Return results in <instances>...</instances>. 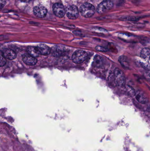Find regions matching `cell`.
<instances>
[{
	"mask_svg": "<svg viewBox=\"0 0 150 151\" xmlns=\"http://www.w3.org/2000/svg\"><path fill=\"white\" fill-rule=\"evenodd\" d=\"M53 9L55 15L59 17H63L66 13L64 6L60 3L55 4L53 6Z\"/></svg>",
	"mask_w": 150,
	"mask_h": 151,
	"instance_id": "8992f818",
	"label": "cell"
},
{
	"mask_svg": "<svg viewBox=\"0 0 150 151\" xmlns=\"http://www.w3.org/2000/svg\"><path fill=\"white\" fill-rule=\"evenodd\" d=\"M33 13L38 17L44 18L47 14V10L42 5H37L33 9Z\"/></svg>",
	"mask_w": 150,
	"mask_h": 151,
	"instance_id": "52a82bcc",
	"label": "cell"
},
{
	"mask_svg": "<svg viewBox=\"0 0 150 151\" xmlns=\"http://www.w3.org/2000/svg\"><path fill=\"white\" fill-rule=\"evenodd\" d=\"M80 12L83 17L90 18L94 15L95 9L92 4L89 3H85L80 7Z\"/></svg>",
	"mask_w": 150,
	"mask_h": 151,
	"instance_id": "6da1fadb",
	"label": "cell"
},
{
	"mask_svg": "<svg viewBox=\"0 0 150 151\" xmlns=\"http://www.w3.org/2000/svg\"><path fill=\"white\" fill-rule=\"evenodd\" d=\"M21 1L23 2L28 3L31 1V0H20Z\"/></svg>",
	"mask_w": 150,
	"mask_h": 151,
	"instance_id": "44dd1931",
	"label": "cell"
},
{
	"mask_svg": "<svg viewBox=\"0 0 150 151\" xmlns=\"http://www.w3.org/2000/svg\"><path fill=\"white\" fill-rule=\"evenodd\" d=\"M114 75L116 84L119 87H123L125 85V76L122 71L116 68L114 70Z\"/></svg>",
	"mask_w": 150,
	"mask_h": 151,
	"instance_id": "277c9868",
	"label": "cell"
},
{
	"mask_svg": "<svg viewBox=\"0 0 150 151\" xmlns=\"http://www.w3.org/2000/svg\"><path fill=\"white\" fill-rule=\"evenodd\" d=\"M6 62L7 61H6L5 58L1 55V59H0V66L1 67L4 66L6 64Z\"/></svg>",
	"mask_w": 150,
	"mask_h": 151,
	"instance_id": "e0dca14e",
	"label": "cell"
},
{
	"mask_svg": "<svg viewBox=\"0 0 150 151\" xmlns=\"http://www.w3.org/2000/svg\"><path fill=\"white\" fill-rule=\"evenodd\" d=\"M24 63L28 65H34L37 64V59L28 54H24L22 56Z\"/></svg>",
	"mask_w": 150,
	"mask_h": 151,
	"instance_id": "ba28073f",
	"label": "cell"
},
{
	"mask_svg": "<svg viewBox=\"0 0 150 151\" xmlns=\"http://www.w3.org/2000/svg\"><path fill=\"white\" fill-rule=\"evenodd\" d=\"M88 54L86 51L77 50L75 51L72 56V60L76 64H81L87 59Z\"/></svg>",
	"mask_w": 150,
	"mask_h": 151,
	"instance_id": "7a4b0ae2",
	"label": "cell"
},
{
	"mask_svg": "<svg viewBox=\"0 0 150 151\" xmlns=\"http://www.w3.org/2000/svg\"><path fill=\"white\" fill-rule=\"evenodd\" d=\"M5 3H6V1L5 0H0L1 9H2L4 6Z\"/></svg>",
	"mask_w": 150,
	"mask_h": 151,
	"instance_id": "ffe728a7",
	"label": "cell"
},
{
	"mask_svg": "<svg viewBox=\"0 0 150 151\" xmlns=\"http://www.w3.org/2000/svg\"><path fill=\"white\" fill-rule=\"evenodd\" d=\"M37 47L40 55H48L50 54L51 52V49L45 44H40L38 45Z\"/></svg>",
	"mask_w": 150,
	"mask_h": 151,
	"instance_id": "8fae6325",
	"label": "cell"
},
{
	"mask_svg": "<svg viewBox=\"0 0 150 151\" xmlns=\"http://www.w3.org/2000/svg\"><path fill=\"white\" fill-rule=\"evenodd\" d=\"M141 56L143 59L149 61L150 60V49L145 48L142 50L141 53Z\"/></svg>",
	"mask_w": 150,
	"mask_h": 151,
	"instance_id": "9a60e30c",
	"label": "cell"
},
{
	"mask_svg": "<svg viewBox=\"0 0 150 151\" xmlns=\"http://www.w3.org/2000/svg\"><path fill=\"white\" fill-rule=\"evenodd\" d=\"M65 52V48L61 46H55L51 49V52L53 56L60 57L63 55Z\"/></svg>",
	"mask_w": 150,
	"mask_h": 151,
	"instance_id": "9c48e42d",
	"label": "cell"
},
{
	"mask_svg": "<svg viewBox=\"0 0 150 151\" xmlns=\"http://www.w3.org/2000/svg\"><path fill=\"white\" fill-rule=\"evenodd\" d=\"M1 55L5 58L10 60H13L16 57V54L15 51L10 49H4L2 51Z\"/></svg>",
	"mask_w": 150,
	"mask_h": 151,
	"instance_id": "30bf717a",
	"label": "cell"
},
{
	"mask_svg": "<svg viewBox=\"0 0 150 151\" xmlns=\"http://www.w3.org/2000/svg\"><path fill=\"white\" fill-rule=\"evenodd\" d=\"M143 67L146 68V69H150V63L142 64Z\"/></svg>",
	"mask_w": 150,
	"mask_h": 151,
	"instance_id": "d6986e66",
	"label": "cell"
},
{
	"mask_svg": "<svg viewBox=\"0 0 150 151\" xmlns=\"http://www.w3.org/2000/svg\"><path fill=\"white\" fill-rule=\"evenodd\" d=\"M66 13L68 17L70 19H76L79 16V11H78V8L74 5L68 6L66 9Z\"/></svg>",
	"mask_w": 150,
	"mask_h": 151,
	"instance_id": "5b68a950",
	"label": "cell"
},
{
	"mask_svg": "<svg viewBox=\"0 0 150 151\" xmlns=\"http://www.w3.org/2000/svg\"><path fill=\"white\" fill-rule=\"evenodd\" d=\"M136 100L141 104H146L149 101L147 97L141 91H137L136 93Z\"/></svg>",
	"mask_w": 150,
	"mask_h": 151,
	"instance_id": "7c38bea8",
	"label": "cell"
},
{
	"mask_svg": "<svg viewBox=\"0 0 150 151\" xmlns=\"http://www.w3.org/2000/svg\"><path fill=\"white\" fill-rule=\"evenodd\" d=\"M96 49L99 51H101V52H106L107 51V50L104 47H100V46H97L96 47Z\"/></svg>",
	"mask_w": 150,
	"mask_h": 151,
	"instance_id": "ac0fdd59",
	"label": "cell"
},
{
	"mask_svg": "<svg viewBox=\"0 0 150 151\" xmlns=\"http://www.w3.org/2000/svg\"><path fill=\"white\" fill-rule=\"evenodd\" d=\"M104 60L102 57L99 55H96L94 58L93 63L94 65L97 67H100L103 65Z\"/></svg>",
	"mask_w": 150,
	"mask_h": 151,
	"instance_id": "5bb4252c",
	"label": "cell"
},
{
	"mask_svg": "<svg viewBox=\"0 0 150 151\" xmlns=\"http://www.w3.org/2000/svg\"><path fill=\"white\" fill-rule=\"evenodd\" d=\"M113 6V3L111 0H105L98 5L97 12L100 14H102L111 9Z\"/></svg>",
	"mask_w": 150,
	"mask_h": 151,
	"instance_id": "3957f363",
	"label": "cell"
},
{
	"mask_svg": "<svg viewBox=\"0 0 150 151\" xmlns=\"http://www.w3.org/2000/svg\"><path fill=\"white\" fill-rule=\"evenodd\" d=\"M27 52L29 55L35 58L38 57L40 55L36 47H29L27 48Z\"/></svg>",
	"mask_w": 150,
	"mask_h": 151,
	"instance_id": "4fadbf2b",
	"label": "cell"
},
{
	"mask_svg": "<svg viewBox=\"0 0 150 151\" xmlns=\"http://www.w3.org/2000/svg\"><path fill=\"white\" fill-rule=\"evenodd\" d=\"M119 62L120 63L121 65L124 68H128L129 64L128 61L126 57L124 56H121L119 58Z\"/></svg>",
	"mask_w": 150,
	"mask_h": 151,
	"instance_id": "2e32d148",
	"label": "cell"
}]
</instances>
